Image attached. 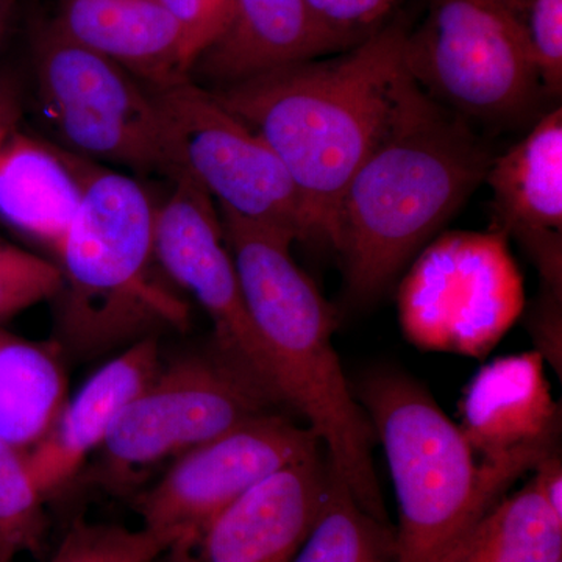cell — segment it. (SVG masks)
<instances>
[{"label": "cell", "mask_w": 562, "mask_h": 562, "mask_svg": "<svg viewBox=\"0 0 562 562\" xmlns=\"http://www.w3.org/2000/svg\"><path fill=\"white\" fill-rule=\"evenodd\" d=\"M24 99V87L18 74L11 69H0V146L20 128Z\"/></svg>", "instance_id": "29"}, {"label": "cell", "mask_w": 562, "mask_h": 562, "mask_svg": "<svg viewBox=\"0 0 562 562\" xmlns=\"http://www.w3.org/2000/svg\"><path fill=\"white\" fill-rule=\"evenodd\" d=\"M490 183L502 231L520 244L562 231V110L542 114L525 138L492 160Z\"/></svg>", "instance_id": "19"}, {"label": "cell", "mask_w": 562, "mask_h": 562, "mask_svg": "<svg viewBox=\"0 0 562 562\" xmlns=\"http://www.w3.org/2000/svg\"><path fill=\"white\" fill-rule=\"evenodd\" d=\"M350 47L303 0H232L231 16L192 63L190 80L205 90H222Z\"/></svg>", "instance_id": "16"}, {"label": "cell", "mask_w": 562, "mask_h": 562, "mask_svg": "<svg viewBox=\"0 0 562 562\" xmlns=\"http://www.w3.org/2000/svg\"><path fill=\"white\" fill-rule=\"evenodd\" d=\"M324 450L272 473L162 554V562H291L330 482Z\"/></svg>", "instance_id": "13"}, {"label": "cell", "mask_w": 562, "mask_h": 562, "mask_svg": "<svg viewBox=\"0 0 562 562\" xmlns=\"http://www.w3.org/2000/svg\"><path fill=\"white\" fill-rule=\"evenodd\" d=\"M525 31L543 94L562 91V0H527Z\"/></svg>", "instance_id": "26"}, {"label": "cell", "mask_w": 562, "mask_h": 562, "mask_svg": "<svg viewBox=\"0 0 562 562\" xmlns=\"http://www.w3.org/2000/svg\"><path fill=\"white\" fill-rule=\"evenodd\" d=\"M284 409L216 346L161 361L95 452L94 482L111 492L138 486L155 469L244 422Z\"/></svg>", "instance_id": "7"}, {"label": "cell", "mask_w": 562, "mask_h": 562, "mask_svg": "<svg viewBox=\"0 0 562 562\" xmlns=\"http://www.w3.org/2000/svg\"><path fill=\"white\" fill-rule=\"evenodd\" d=\"M44 501L29 475L25 458L0 439V562L40 553L46 538Z\"/></svg>", "instance_id": "23"}, {"label": "cell", "mask_w": 562, "mask_h": 562, "mask_svg": "<svg viewBox=\"0 0 562 562\" xmlns=\"http://www.w3.org/2000/svg\"><path fill=\"white\" fill-rule=\"evenodd\" d=\"M333 35L357 46L375 32L397 0H303Z\"/></svg>", "instance_id": "27"}, {"label": "cell", "mask_w": 562, "mask_h": 562, "mask_svg": "<svg viewBox=\"0 0 562 562\" xmlns=\"http://www.w3.org/2000/svg\"><path fill=\"white\" fill-rule=\"evenodd\" d=\"M157 203L133 177L88 169L79 213L54 262L57 338L65 355L94 357L187 328L190 308L166 279L155 255Z\"/></svg>", "instance_id": "4"}, {"label": "cell", "mask_w": 562, "mask_h": 562, "mask_svg": "<svg viewBox=\"0 0 562 562\" xmlns=\"http://www.w3.org/2000/svg\"><path fill=\"white\" fill-rule=\"evenodd\" d=\"M60 271L54 261L0 238V325L60 290Z\"/></svg>", "instance_id": "25"}, {"label": "cell", "mask_w": 562, "mask_h": 562, "mask_svg": "<svg viewBox=\"0 0 562 562\" xmlns=\"http://www.w3.org/2000/svg\"><path fill=\"white\" fill-rule=\"evenodd\" d=\"M291 562H395V531L366 512L331 469L319 516Z\"/></svg>", "instance_id": "22"}, {"label": "cell", "mask_w": 562, "mask_h": 562, "mask_svg": "<svg viewBox=\"0 0 562 562\" xmlns=\"http://www.w3.org/2000/svg\"><path fill=\"white\" fill-rule=\"evenodd\" d=\"M179 22L194 63L198 55L220 35L231 16L232 0H160Z\"/></svg>", "instance_id": "28"}, {"label": "cell", "mask_w": 562, "mask_h": 562, "mask_svg": "<svg viewBox=\"0 0 562 562\" xmlns=\"http://www.w3.org/2000/svg\"><path fill=\"white\" fill-rule=\"evenodd\" d=\"M353 394L383 443L397 495L395 562H442L536 469L480 460L430 392L405 373L373 372Z\"/></svg>", "instance_id": "5"}, {"label": "cell", "mask_w": 562, "mask_h": 562, "mask_svg": "<svg viewBox=\"0 0 562 562\" xmlns=\"http://www.w3.org/2000/svg\"><path fill=\"white\" fill-rule=\"evenodd\" d=\"M18 0H0V52L9 46L18 25Z\"/></svg>", "instance_id": "30"}, {"label": "cell", "mask_w": 562, "mask_h": 562, "mask_svg": "<svg viewBox=\"0 0 562 562\" xmlns=\"http://www.w3.org/2000/svg\"><path fill=\"white\" fill-rule=\"evenodd\" d=\"M217 210L244 302L276 364L288 408L308 422L355 501L387 522L373 468L375 432L333 346L330 306L292 258L294 236Z\"/></svg>", "instance_id": "3"}, {"label": "cell", "mask_w": 562, "mask_h": 562, "mask_svg": "<svg viewBox=\"0 0 562 562\" xmlns=\"http://www.w3.org/2000/svg\"><path fill=\"white\" fill-rule=\"evenodd\" d=\"M18 128L0 146V222L57 254L76 220L90 165Z\"/></svg>", "instance_id": "18"}, {"label": "cell", "mask_w": 562, "mask_h": 562, "mask_svg": "<svg viewBox=\"0 0 562 562\" xmlns=\"http://www.w3.org/2000/svg\"><path fill=\"white\" fill-rule=\"evenodd\" d=\"M155 255L166 279L188 292L214 328V346L288 408L279 373L251 321L216 202L180 177L155 213Z\"/></svg>", "instance_id": "12"}, {"label": "cell", "mask_w": 562, "mask_h": 562, "mask_svg": "<svg viewBox=\"0 0 562 562\" xmlns=\"http://www.w3.org/2000/svg\"><path fill=\"white\" fill-rule=\"evenodd\" d=\"M527 0H430L406 33L405 66L425 94L465 121L520 124L543 98L527 31Z\"/></svg>", "instance_id": "6"}, {"label": "cell", "mask_w": 562, "mask_h": 562, "mask_svg": "<svg viewBox=\"0 0 562 562\" xmlns=\"http://www.w3.org/2000/svg\"><path fill=\"white\" fill-rule=\"evenodd\" d=\"M160 111L176 181L187 177L217 206L313 239L308 213L283 162L213 92L191 80L150 90Z\"/></svg>", "instance_id": "9"}, {"label": "cell", "mask_w": 562, "mask_h": 562, "mask_svg": "<svg viewBox=\"0 0 562 562\" xmlns=\"http://www.w3.org/2000/svg\"><path fill=\"white\" fill-rule=\"evenodd\" d=\"M65 362L55 339L32 341L0 325V439L24 458L68 401Z\"/></svg>", "instance_id": "20"}, {"label": "cell", "mask_w": 562, "mask_h": 562, "mask_svg": "<svg viewBox=\"0 0 562 562\" xmlns=\"http://www.w3.org/2000/svg\"><path fill=\"white\" fill-rule=\"evenodd\" d=\"M33 91L57 146L143 176L176 179L150 88L63 35L54 22L32 41Z\"/></svg>", "instance_id": "8"}, {"label": "cell", "mask_w": 562, "mask_h": 562, "mask_svg": "<svg viewBox=\"0 0 562 562\" xmlns=\"http://www.w3.org/2000/svg\"><path fill=\"white\" fill-rule=\"evenodd\" d=\"M458 427L482 461L538 465L558 453L560 405L550 392L541 351L483 366L465 390Z\"/></svg>", "instance_id": "14"}, {"label": "cell", "mask_w": 562, "mask_h": 562, "mask_svg": "<svg viewBox=\"0 0 562 562\" xmlns=\"http://www.w3.org/2000/svg\"><path fill=\"white\" fill-rule=\"evenodd\" d=\"M492 160L469 122L408 76L336 214L331 247L341 254L350 297H379L471 198Z\"/></svg>", "instance_id": "2"}, {"label": "cell", "mask_w": 562, "mask_h": 562, "mask_svg": "<svg viewBox=\"0 0 562 562\" xmlns=\"http://www.w3.org/2000/svg\"><path fill=\"white\" fill-rule=\"evenodd\" d=\"M442 562H562V517L531 479L495 503Z\"/></svg>", "instance_id": "21"}, {"label": "cell", "mask_w": 562, "mask_h": 562, "mask_svg": "<svg viewBox=\"0 0 562 562\" xmlns=\"http://www.w3.org/2000/svg\"><path fill=\"white\" fill-rule=\"evenodd\" d=\"M161 361L157 336L140 339L92 373L79 392L68 397L50 430L25 454L29 475L44 501L77 479Z\"/></svg>", "instance_id": "15"}, {"label": "cell", "mask_w": 562, "mask_h": 562, "mask_svg": "<svg viewBox=\"0 0 562 562\" xmlns=\"http://www.w3.org/2000/svg\"><path fill=\"white\" fill-rule=\"evenodd\" d=\"M171 546L168 536L150 528L77 520L50 562H158Z\"/></svg>", "instance_id": "24"}, {"label": "cell", "mask_w": 562, "mask_h": 562, "mask_svg": "<svg viewBox=\"0 0 562 562\" xmlns=\"http://www.w3.org/2000/svg\"><path fill=\"white\" fill-rule=\"evenodd\" d=\"M406 33L391 24L336 57L295 63L211 91L283 162L308 213L313 239L333 246L344 191L390 122L409 76Z\"/></svg>", "instance_id": "1"}, {"label": "cell", "mask_w": 562, "mask_h": 562, "mask_svg": "<svg viewBox=\"0 0 562 562\" xmlns=\"http://www.w3.org/2000/svg\"><path fill=\"white\" fill-rule=\"evenodd\" d=\"M52 22L150 90L190 80L187 38L160 0H63Z\"/></svg>", "instance_id": "17"}, {"label": "cell", "mask_w": 562, "mask_h": 562, "mask_svg": "<svg viewBox=\"0 0 562 562\" xmlns=\"http://www.w3.org/2000/svg\"><path fill=\"white\" fill-rule=\"evenodd\" d=\"M502 235L449 233L428 244L403 280L406 338L424 350L484 357L522 312V280Z\"/></svg>", "instance_id": "10"}, {"label": "cell", "mask_w": 562, "mask_h": 562, "mask_svg": "<svg viewBox=\"0 0 562 562\" xmlns=\"http://www.w3.org/2000/svg\"><path fill=\"white\" fill-rule=\"evenodd\" d=\"M324 450L312 427L271 412L194 447L136 501L143 527L172 543L213 519L272 473Z\"/></svg>", "instance_id": "11"}]
</instances>
